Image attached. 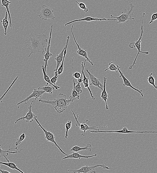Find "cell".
Returning a JSON list of instances; mask_svg holds the SVG:
<instances>
[{"mask_svg":"<svg viewBox=\"0 0 157 173\" xmlns=\"http://www.w3.org/2000/svg\"><path fill=\"white\" fill-rule=\"evenodd\" d=\"M35 35H33L31 32L28 37H27L28 41L26 43L27 48L24 50L29 49L31 50L28 57L31 56V55L37 53L43 54L44 52V48L46 44L47 43V36L45 35H37L35 32Z\"/></svg>","mask_w":157,"mask_h":173,"instance_id":"1","label":"cell"},{"mask_svg":"<svg viewBox=\"0 0 157 173\" xmlns=\"http://www.w3.org/2000/svg\"><path fill=\"white\" fill-rule=\"evenodd\" d=\"M75 99V98L67 99L66 95L60 93L53 101L40 99L39 101L42 104L52 105L57 112L61 113L65 111L71 103L74 102Z\"/></svg>","mask_w":157,"mask_h":173,"instance_id":"2","label":"cell"},{"mask_svg":"<svg viewBox=\"0 0 157 173\" xmlns=\"http://www.w3.org/2000/svg\"><path fill=\"white\" fill-rule=\"evenodd\" d=\"M129 7L127 9L125 10L122 11L121 14L119 16L116 17L113 16L111 15V17L112 18H115V20H117V23H129L130 20H133L135 21L134 18H131V16L133 15L132 12L134 7L133 3H131L129 4Z\"/></svg>","mask_w":157,"mask_h":173,"instance_id":"3","label":"cell"},{"mask_svg":"<svg viewBox=\"0 0 157 173\" xmlns=\"http://www.w3.org/2000/svg\"><path fill=\"white\" fill-rule=\"evenodd\" d=\"M145 14H146L145 13V12L143 13L142 24L141 26V36H140V37L139 38V39L137 41H135V42H133V43H130L129 45V47L130 48H134L136 47L138 50V53L137 54L136 57L135 59V60L133 63V64L131 66H130L129 67V69L130 70L132 69L133 67H134V65L136 64V61L137 59V58L140 53H141L146 54H148L150 53L148 52H142V51H141V44L142 43L141 40L142 39V35L144 33L143 29V20L144 18V16H145Z\"/></svg>","mask_w":157,"mask_h":173,"instance_id":"4","label":"cell"},{"mask_svg":"<svg viewBox=\"0 0 157 173\" xmlns=\"http://www.w3.org/2000/svg\"><path fill=\"white\" fill-rule=\"evenodd\" d=\"M71 111L73 113L75 119L76 121V123L75 124L76 126L79 128L80 130L81 131H83V134H82V136H85L86 131L89 130H93L96 131H99V129H98V128H107V126H89L88 125L90 124V122L88 120L86 121L85 123V122H83V123L81 124L80 123V122H79L78 120V118L79 117V114H77V116H76L73 110V109H72Z\"/></svg>","mask_w":157,"mask_h":173,"instance_id":"5","label":"cell"},{"mask_svg":"<svg viewBox=\"0 0 157 173\" xmlns=\"http://www.w3.org/2000/svg\"><path fill=\"white\" fill-rule=\"evenodd\" d=\"M34 120H35L38 124V126H39L42 130H43L45 134V138L46 139V140L48 142L54 143L55 146L57 147L58 148L62 153L66 155V156L68 155V154L65 153V152L63 151L60 148V147L57 144L56 142L55 141V137L54 135V134L49 131L46 130L43 127H42L41 125L39 123V121H38L37 117V116H36L35 117Z\"/></svg>","mask_w":157,"mask_h":173,"instance_id":"6","label":"cell"},{"mask_svg":"<svg viewBox=\"0 0 157 173\" xmlns=\"http://www.w3.org/2000/svg\"><path fill=\"white\" fill-rule=\"evenodd\" d=\"M99 167H102L104 169H110V168L107 166H106L104 165V164H99V165H97L91 166H85L81 167L78 170H68V171L69 172H73L74 173H95L96 172L95 170V169Z\"/></svg>","mask_w":157,"mask_h":173,"instance_id":"7","label":"cell"},{"mask_svg":"<svg viewBox=\"0 0 157 173\" xmlns=\"http://www.w3.org/2000/svg\"><path fill=\"white\" fill-rule=\"evenodd\" d=\"M54 10L52 8L48 6L43 5L41 7V10L39 17L42 20L46 21L48 19L54 20L55 17L54 14Z\"/></svg>","mask_w":157,"mask_h":173,"instance_id":"8","label":"cell"},{"mask_svg":"<svg viewBox=\"0 0 157 173\" xmlns=\"http://www.w3.org/2000/svg\"><path fill=\"white\" fill-rule=\"evenodd\" d=\"M91 133H117L120 134L129 133H157V131H134L129 130L126 127H124L120 130L115 131H96L91 130Z\"/></svg>","mask_w":157,"mask_h":173,"instance_id":"9","label":"cell"},{"mask_svg":"<svg viewBox=\"0 0 157 173\" xmlns=\"http://www.w3.org/2000/svg\"><path fill=\"white\" fill-rule=\"evenodd\" d=\"M46 92L44 90H40L38 89H35L33 91L32 93L27 97L26 98H25L24 100L20 101V102L17 104V105H19L24 103L25 104H26L28 101L32 98H35V100L39 99L41 97L42 95L44 94Z\"/></svg>","mask_w":157,"mask_h":173,"instance_id":"10","label":"cell"},{"mask_svg":"<svg viewBox=\"0 0 157 173\" xmlns=\"http://www.w3.org/2000/svg\"><path fill=\"white\" fill-rule=\"evenodd\" d=\"M53 25H52L51 26V29L50 31V35L49 36V39L48 42V46L47 48H45V50L46 51V54L44 56V59L42 60L44 62H45V66H44V68L45 71L46 72V67L48 66V62L50 58V57L53 56V55L52 53H51L50 51V41L51 39L52 38V29H53Z\"/></svg>","mask_w":157,"mask_h":173,"instance_id":"11","label":"cell"},{"mask_svg":"<svg viewBox=\"0 0 157 173\" xmlns=\"http://www.w3.org/2000/svg\"><path fill=\"white\" fill-rule=\"evenodd\" d=\"M33 102V101H32L30 104V105L29 106L28 108V111L26 116L21 117L19 118V119L16 120L15 123V124L17 123L19 121L22 120H25L27 123H31L33 122L36 116L35 113H33L32 111V105Z\"/></svg>","mask_w":157,"mask_h":173,"instance_id":"12","label":"cell"},{"mask_svg":"<svg viewBox=\"0 0 157 173\" xmlns=\"http://www.w3.org/2000/svg\"><path fill=\"white\" fill-rule=\"evenodd\" d=\"M73 25H72L71 29V31L72 33V35L73 36V37L75 43L76 45H77V46L78 48V50L77 51V54L79 56H81L84 57L85 58L87 61L88 62L90 63L91 65L93 66V62L90 60V59L88 57L87 51L86 50H84L82 48H80L79 45L77 43V41H76L73 31Z\"/></svg>","mask_w":157,"mask_h":173,"instance_id":"13","label":"cell"},{"mask_svg":"<svg viewBox=\"0 0 157 173\" xmlns=\"http://www.w3.org/2000/svg\"><path fill=\"white\" fill-rule=\"evenodd\" d=\"M120 68L121 67L118 66V70L120 74V77H121L123 80V81H124V84H123V86L124 87H130V88L133 89L135 91H137L141 95L142 97H143L144 96V95L142 93V90H139L137 89L135 87H133V86L131 85V84L129 80L125 77V76L124 75V74H123V73L122 72V71L120 69Z\"/></svg>","mask_w":157,"mask_h":173,"instance_id":"14","label":"cell"},{"mask_svg":"<svg viewBox=\"0 0 157 173\" xmlns=\"http://www.w3.org/2000/svg\"><path fill=\"white\" fill-rule=\"evenodd\" d=\"M9 149L8 150H3L2 149L1 145H0V157L5 158L7 160L8 162H9L10 161L7 159V157L8 155V153L15 154L18 153H20L23 149L20 150L19 151H18V147L16 146L15 148H11L10 146H9Z\"/></svg>","mask_w":157,"mask_h":173,"instance_id":"15","label":"cell"},{"mask_svg":"<svg viewBox=\"0 0 157 173\" xmlns=\"http://www.w3.org/2000/svg\"><path fill=\"white\" fill-rule=\"evenodd\" d=\"M86 71L89 76L90 80V85L98 88L102 91L103 89L104 86L101 83L100 79H98L95 77L87 69H86Z\"/></svg>","mask_w":157,"mask_h":173,"instance_id":"16","label":"cell"},{"mask_svg":"<svg viewBox=\"0 0 157 173\" xmlns=\"http://www.w3.org/2000/svg\"><path fill=\"white\" fill-rule=\"evenodd\" d=\"M108 20L115 21V19H110L106 18L100 19L97 18H92L90 16H87L82 19H76L71 21V22L65 24L64 25L65 26H66L67 25L71 24L72 23L77 22H81V21H85V22H92V21H102L103 20L107 21Z\"/></svg>","mask_w":157,"mask_h":173,"instance_id":"17","label":"cell"},{"mask_svg":"<svg viewBox=\"0 0 157 173\" xmlns=\"http://www.w3.org/2000/svg\"><path fill=\"white\" fill-rule=\"evenodd\" d=\"M97 155V154L90 156L83 155L80 154L78 152H74L70 154H68L66 157L62 159V160H64L67 159H80L81 158L88 159L96 157Z\"/></svg>","mask_w":157,"mask_h":173,"instance_id":"18","label":"cell"},{"mask_svg":"<svg viewBox=\"0 0 157 173\" xmlns=\"http://www.w3.org/2000/svg\"><path fill=\"white\" fill-rule=\"evenodd\" d=\"M107 77H104L103 78L104 80V87L101 93V97L103 100L104 101L105 103L106 109L108 110L109 109L108 105L107 103V101L108 100V97L109 95L107 94V93L106 91V84L107 83Z\"/></svg>","mask_w":157,"mask_h":173,"instance_id":"19","label":"cell"},{"mask_svg":"<svg viewBox=\"0 0 157 173\" xmlns=\"http://www.w3.org/2000/svg\"><path fill=\"white\" fill-rule=\"evenodd\" d=\"M70 36H68L67 37L66 39V45L65 46L66 48L64 51V56H63V60L62 62V64L60 66V67H59L57 71L56 72H57L58 73V76H59L63 72V63H64V61L65 60V56H66V54H67V46L68 45V44L69 41L70 39Z\"/></svg>","mask_w":157,"mask_h":173,"instance_id":"20","label":"cell"},{"mask_svg":"<svg viewBox=\"0 0 157 173\" xmlns=\"http://www.w3.org/2000/svg\"><path fill=\"white\" fill-rule=\"evenodd\" d=\"M66 47L65 46L64 48L62 51L59 54L57 55L56 58H55L57 62V66L56 69H55L54 72L57 71L59 66L63 60V56H64V53L65 49Z\"/></svg>","mask_w":157,"mask_h":173,"instance_id":"21","label":"cell"},{"mask_svg":"<svg viewBox=\"0 0 157 173\" xmlns=\"http://www.w3.org/2000/svg\"><path fill=\"white\" fill-rule=\"evenodd\" d=\"M42 72L44 75V78L45 81L46 82V86H48L49 84L50 85H52L55 87L56 90H58V89H60V88L57 85H54L51 82H50V77L46 72L45 71L44 66H41Z\"/></svg>","mask_w":157,"mask_h":173,"instance_id":"22","label":"cell"},{"mask_svg":"<svg viewBox=\"0 0 157 173\" xmlns=\"http://www.w3.org/2000/svg\"><path fill=\"white\" fill-rule=\"evenodd\" d=\"M2 6L5 7L6 8L7 11L8 12V16H9L10 23V27L11 30L12 29V22L11 20V17L9 8H8L10 4L11 3V2L8 1V0H1Z\"/></svg>","mask_w":157,"mask_h":173,"instance_id":"23","label":"cell"},{"mask_svg":"<svg viewBox=\"0 0 157 173\" xmlns=\"http://www.w3.org/2000/svg\"><path fill=\"white\" fill-rule=\"evenodd\" d=\"M83 75L84 78L83 79V83L85 88H87L89 92L90 93L91 98L93 100H95V97L93 96L92 92L89 88V78H87L85 75L84 71L83 72Z\"/></svg>","mask_w":157,"mask_h":173,"instance_id":"24","label":"cell"},{"mask_svg":"<svg viewBox=\"0 0 157 173\" xmlns=\"http://www.w3.org/2000/svg\"><path fill=\"white\" fill-rule=\"evenodd\" d=\"M91 147V145L89 143H88L86 146L84 147H80L78 146H75L72 147V148L70 150V151L78 152L81 150H86L90 152L91 151L92 149L90 148L89 147Z\"/></svg>","mask_w":157,"mask_h":173,"instance_id":"25","label":"cell"},{"mask_svg":"<svg viewBox=\"0 0 157 173\" xmlns=\"http://www.w3.org/2000/svg\"><path fill=\"white\" fill-rule=\"evenodd\" d=\"M1 164H3V165H5L8 167L12 169V170H17L21 173H24L22 170L20 169L18 167L17 164H16L14 163L10 162L5 163L0 161V165H1Z\"/></svg>","mask_w":157,"mask_h":173,"instance_id":"26","label":"cell"},{"mask_svg":"<svg viewBox=\"0 0 157 173\" xmlns=\"http://www.w3.org/2000/svg\"><path fill=\"white\" fill-rule=\"evenodd\" d=\"M8 12L7 11L5 18L1 22L2 23V25L4 28V30H5V33H4V34L5 35H7V29L10 22L8 19Z\"/></svg>","mask_w":157,"mask_h":173,"instance_id":"27","label":"cell"},{"mask_svg":"<svg viewBox=\"0 0 157 173\" xmlns=\"http://www.w3.org/2000/svg\"><path fill=\"white\" fill-rule=\"evenodd\" d=\"M38 89L45 91L46 93H48L50 94H53V91L55 89V87L54 86L50 87V86L46 85L45 86L42 87H40L38 88Z\"/></svg>","mask_w":157,"mask_h":173,"instance_id":"28","label":"cell"},{"mask_svg":"<svg viewBox=\"0 0 157 173\" xmlns=\"http://www.w3.org/2000/svg\"><path fill=\"white\" fill-rule=\"evenodd\" d=\"M153 73H151L149 75V76L147 78L148 83L151 85L153 86L154 88L157 90V86L155 84V79L153 76L152 75Z\"/></svg>","mask_w":157,"mask_h":173,"instance_id":"29","label":"cell"},{"mask_svg":"<svg viewBox=\"0 0 157 173\" xmlns=\"http://www.w3.org/2000/svg\"><path fill=\"white\" fill-rule=\"evenodd\" d=\"M118 65L116 66L115 64V63L113 62H110L109 64L108 68L105 70V71H106L108 70H109L110 71H115L117 72V70H118Z\"/></svg>","mask_w":157,"mask_h":173,"instance_id":"30","label":"cell"},{"mask_svg":"<svg viewBox=\"0 0 157 173\" xmlns=\"http://www.w3.org/2000/svg\"><path fill=\"white\" fill-rule=\"evenodd\" d=\"M73 89L72 90V94L71 96H70L69 97V98L71 99L72 97H73V98H76L77 97V99L79 100L80 98L79 95L78 94V93L77 91L75 90V85H76L75 82L74 80H73Z\"/></svg>","mask_w":157,"mask_h":173,"instance_id":"31","label":"cell"},{"mask_svg":"<svg viewBox=\"0 0 157 173\" xmlns=\"http://www.w3.org/2000/svg\"><path fill=\"white\" fill-rule=\"evenodd\" d=\"M27 132L23 133L21 135L19 138L17 140L15 143V145L16 146H17L20 145L25 140V133Z\"/></svg>","mask_w":157,"mask_h":173,"instance_id":"32","label":"cell"},{"mask_svg":"<svg viewBox=\"0 0 157 173\" xmlns=\"http://www.w3.org/2000/svg\"><path fill=\"white\" fill-rule=\"evenodd\" d=\"M72 126L71 121H67L65 124V128L66 129L65 138L66 139H68V131L71 128Z\"/></svg>","mask_w":157,"mask_h":173,"instance_id":"33","label":"cell"},{"mask_svg":"<svg viewBox=\"0 0 157 173\" xmlns=\"http://www.w3.org/2000/svg\"><path fill=\"white\" fill-rule=\"evenodd\" d=\"M76 2L77 3L78 6L81 9L83 10L85 12H88L89 10L85 4L83 2H79L77 1H76Z\"/></svg>","mask_w":157,"mask_h":173,"instance_id":"34","label":"cell"},{"mask_svg":"<svg viewBox=\"0 0 157 173\" xmlns=\"http://www.w3.org/2000/svg\"><path fill=\"white\" fill-rule=\"evenodd\" d=\"M18 77H19L18 76H17L15 78L14 80V81H13V82H12V83L11 84V85L9 87V88H8V89L5 92V93H4V94L1 97V98H0V103L2 102V100L3 99V98L4 97H5L6 96V95L7 94V92L8 91H9V90H10V89L11 88L12 86L13 85H14V84L15 83V81H16V80H17L18 79Z\"/></svg>","mask_w":157,"mask_h":173,"instance_id":"35","label":"cell"},{"mask_svg":"<svg viewBox=\"0 0 157 173\" xmlns=\"http://www.w3.org/2000/svg\"><path fill=\"white\" fill-rule=\"evenodd\" d=\"M86 61H87V60H85V61L84 63L83 62H82L81 63L82 69L81 76V77L79 79H78V82L80 83H82L83 81V79L82 77V75H83V72L85 68V64L86 62Z\"/></svg>","mask_w":157,"mask_h":173,"instance_id":"36","label":"cell"},{"mask_svg":"<svg viewBox=\"0 0 157 173\" xmlns=\"http://www.w3.org/2000/svg\"><path fill=\"white\" fill-rule=\"evenodd\" d=\"M80 84V83L78 82L77 85H75V90L77 92L79 95L81 94L83 92Z\"/></svg>","mask_w":157,"mask_h":173,"instance_id":"37","label":"cell"},{"mask_svg":"<svg viewBox=\"0 0 157 173\" xmlns=\"http://www.w3.org/2000/svg\"><path fill=\"white\" fill-rule=\"evenodd\" d=\"M157 19V12L156 13L153 14L151 17V20L149 24H150L153 23L154 21H155Z\"/></svg>","mask_w":157,"mask_h":173,"instance_id":"38","label":"cell"},{"mask_svg":"<svg viewBox=\"0 0 157 173\" xmlns=\"http://www.w3.org/2000/svg\"><path fill=\"white\" fill-rule=\"evenodd\" d=\"M58 77L57 76L54 75V76L50 79V82L54 85H55L57 81Z\"/></svg>","mask_w":157,"mask_h":173,"instance_id":"39","label":"cell"},{"mask_svg":"<svg viewBox=\"0 0 157 173\" xmlns=\"http://www.w3.org/2000/svg\"><path fill=\"white\" fill-rule=\"evenodd\" d=\"M81 74L78 72H76L73 74V76L76 79H79L81 77Z\"/></svg>","mask_w":157,"mask_h":173,"instance_id":"40","label":"cell"},{"mask_svg":"<svg viewBox=\"0 0 157 173\" xmlns=\"http://www.w3.org/2000/svg\"><path fill=\"white\" fill-rule=\"evenodd\" d=\"M0 172L2 173H10L11 172L9 171H6L5 170H2L1 168H0Z\"/></svg>","mask_w":157,"mask_h":173,"instance_id":"41","label":"cell"},{"mask_svg":"<svg viewBox=\"0 0 157 173\" xmlns=\"http://www.w3.org/2000/svg\"><path fill=\"white\" fill-rule=\"evenodd\" d=\"M0 167H1V166H0Z\"/></svg>","mask_w":157,"mask_h":173,"instance_id":"42","label":"cell"}]
</instances>
